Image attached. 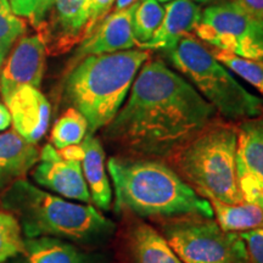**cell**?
<instances>
[{"label":"cell","mask_w":263,"mask_h":263,"mask_svg":"<svg viewBox=\"0 0 263 263\" xmlns=\"http://www.w3.org/2000/svg\"><path fill=\"white\" fill-rule=\"evenodd\" d=\"M11 124V116H10L9 108L0 104V132L4 130Z\"/></svg>","instance_id":"4dcf8cb0"},{"label":"cell","mask_w":263,"mask_h":263,"mask_svg":"<svg viewBox=\"0 0 263 263\" xmlns=\"http://www.w3.org/2000/svg\"><path fill=\"white\" fill-rule=\"evenodd\" d=\"M12 12L20 17H27L33 27L44 18L54 0H9Z\"/></svg>","instance_id":"484cf974"},{"label":"cell","mask_w":263,"mask_h":263,"mask_svg":"<svg viewBox=\"0 0 263 263\" xmlns=\"http://www.w3.org/2000/svg\"><path fill=\"white\" fill-rule=\"evenodd\" d=\"M26 28L25 20L12 12L8 0H0V65L20 35L25 34Z\"/></svg>","instance_id":"d4e9b609"},{"label":"cell","mask_w":263,"mask_h":263,"mask_svg":"<svg viewBox=\"0 0 263 263\" xmlns=\"http://www.w3.org/2000/svg\"><path fill=\"white\" fill-rule=\"evenodd\" d=\"M39 154L35 144L28 143L15 130L0 134V189L24 179L38 163Z\"/></svg>","instance_id":"e0dca14e"},{"label":"cell","mask_w":263,"mask_h":263,"mask_svg":"<svg viewBox=\"0 0 263 263\" xmlns=\"http://www.w3.org/2000/svg\"><path fill=\"white\" fill-rule=\"evenodd\" d=\"M5 263H106V259L88 254L66 240L39 236L26 238L21 254Z\"/></svg>","instance_id":"9a60e30c"},{"label":"cell","mask_w":263,"mask_h":263,"mask_svg":"<svg viewBox=\"0 0 263 263\" xmlns=\"http://www.w3.org/2000/svg\"><path fill=\"white\" fill-rule=\"evenodd\" d=\"M216 114L188 80L155 59L141 66L129 98L104 136L138 159L171 160Z\"/></svg>","instance_id":"6da1fadb"},{"label":"cell","mask_w":263,"mask_h":263,"mask_svg":"<svg viewBox=\"0 0 263 263\" xmlns=\"http://www.w3.org/2000/svg\"><path fill=\"white\" fill-rule=\"evenodd\" d=\"M236 145L238 126L215 118L171 161L200 195L235 205L244 202L236 172Z\"/></svg>","instance_id":"5b68a950"},{"label":"cell","mask_w":263,"mask_h":263,"mask_svg":"<svg viewBox=\"0 0 263 263\" xmlns=\"http://www.w3.org/2000/svg\"><path fill=\"white\" fill-rule=\"evenodd\" d=\"M91 0H54L39 24V38L49 55L65 54L87 38Z\"/></svg>","instance_id":"9c48e42d"},{"label":"cell","mask_w":263,"mask_h":263,"mask_svg":"<svg viewBox=\"0 0 263 263\" xmlns=\"http://www.w3.org/2000/svg\"><path fill=\"white\" fill-rule=\"evenodd\" d=\"M201 9L193 0H172L164 6L161 26L149 43L140 49L170 50L184 35L196 29L201 20Z\"/></svg>","instance_id":"2e32d148"},{"label":"cell","mask_w":263,"mask_h":263,"mask_svg":"<svg viewBox=\"0 0 263 263\" xmlns=\"http://www.w3.org/2000/svg\"><path fill=\"white\" fill-rule=\"evenodd\" d=\"M244 240L249 263H263V228L239 233Z\"/></svg>","instance_id":"4316f807"},{"label":"cell","mask_w":263,"mask_h":263,"mask_svg":"<svg viewBox=\"0 0 263 263\" xmlns=\"http://www.w3.org/2000/svg\"><path fill=\"white\" fill-rule=\"evenodd\" d=\"M213 57L263 95V60H250L219 49L218 51L216 50Z\"/></svg>","instance_id":"603a6c76"},{"label":"cell","mask_w":263,"mask_h":263,"mask_svg":"<svg viewBox=\"0 0 263 263\" xmlns=\"http://www.w3.org/2000/svg\"><path fill=\"white\" fill-rule=\"evenodd\" d=\"M164 8L156 0L138 2L133 14V34L139 49L149 43L161 26Z\"/></svg>","instance_id":"7402d4cb"},{"label":"cell","mask_w":263,"mask_h":263,"mask_svg":"<svg viewBox=\"0 0 263 263\" xmlns=\"http://www.w3.org/2000/svg\"><path fill=\"white\" fill-rule=\"evenodd\" d=\"M127 251L132 263H183L163 234L145 222L128 229Z\"/></svg>","instance_id":"d6986e66"},{"label":"cell","mask_w":263,"mask_h":263,"mask_svg":"<svg viewBox=\"0 0 263 263\" xmlns=\"http://www.w3.org/2000/svg\"><path fill=\"white\" fill-rule=\"evenodd\" d=\"M236 172L244 201L263 209V115L238 124Z\"/></svg>","instance_id":"30bf717a"},{"label":"cell","mask_w":263,"mask_h":263,"mask_svg":"<svg viewBox=\"0 0 263 263\" xmlns=\"http://www.w3.org/2000/svg\"><path fill=\"white\" fill-rule=\"evenodd\" d=\"M156 2H162V3H166V2H172V0H156Z\"/></svg>","instance_id":"836d02e7"},{"label":"cell","mask_w":263,"mask_h":263,"mask_svg":"<svg viewBox=\"0 0 263 263\" xmlns=\"http://www.w3.org/2000/svg\"><path fill=\"white\" fill-rule=\"evenodd\" d=\"M84 150L82 171L91 201L98 209L107 211L112 202V189L105 167V151L101 141L88 133L81 143Z\"/></svg>","instance_id":"ac0fdd59"},{"label":"cell","mask_w":263,"mask_h":263,"mask_svg":"<svg viewBox=\"0 0 263 263\" xmlns=\"http://www.w3.org/2000/svg\"><path fill=\"white\" fill-rule=\"evenodd\" d=\"M2 206L14 215L26 238L51 236L78 245L100 246L114 238L115 223L94 206L71 202L26 179L10 184Z\"/></svg>","instance_id":"3957f363"},{"label":"cell","mask_w":263,"mask_h":263,"mask_svg":"<svg viewBox=\"0 0 263 263\" xmlns=\"http://www.w3.org/2000/svg\"><path fill=\"white\" fill-rule=\"evenodd\" d=\"M136 5L117 10L108 15L89 37L81 43L80 49L73 55L70 64V70L90 55L111 54L137 47L133 34V14Z\"/></svg>","instance_id":"4fadbf2b"},{"label":"cell","mask_w":263,"mask_h":263,"mask_svg":"<svg viewBox=\"0 0 263 263\" xmlns=\"http://www.w3.org/2000/svg\"><path fill=\"white\" fill-rule=\"evenodd\" d=\"M150 59L144 49L90 55L72 68L66 97L88 122V133L106 127L126 100L141 66Z\"/></svg>","instance_id":"277c9868"},{"label":"cell","mask_w":263,"mask_h":263,"mask_svg":"<svg viewBox=\"0 0 263 263\" xmlns=\"http://www.w3.org/2000/svg\"><path fill=\"white\" fill-rule=\"evenodd\" d=\"M88 122L77 108L70 107L55 122L51 130V144L57 150L78 145L87 136Z\"/></svg>","instance_id":"44dd1931"},{"label":"cell","mask_w":263,"mask_h":263,"mask_svg":"<svg viewBox=\"0 0 263 263\" xmlns=\"http://www.w3.org/2000/svg\"><path fill=\"white\" fill-rule=\"evenodd\" d=\"M5 104L18 136L32 144L45 136L50 121V104L37 88H21Z\"/></svg>","instance_id":"5bb4252c"},{"label":"cell","mask_w":263,"mask_h":263,"mask_svg":"<svg viewBox=\"0 0 263 263\" xmlns=\"http://www.w3.org/2000/svg\"><path fill=\"white\" fill-rule=\"evenodd\" d=\"M35 183L66 199L84 203L91 201L81 162L66 161L51 144L41 150L37 167L32 173Z\"/></svg>","instance_id":"7c38bea8"},{"label":"cell","mask_w":263,"mask_h":263,"mask_svg":"<svg viewBox=\"0 0 263 263\" xmlns=\"http://www.w3.org/2000/svg\"><path fill=\"white\" fill-rule=\"evenodd\" d=\"M138 2H139V0H116V2H115V11L130 8L132 5L137 4Z\"/></svg>","instance_id":"1f68e13d"},{"label":"cell","mask_w":263,"mask_h":263,"mask_svg":"<svg viewBox=\"0 0 263 263\" xmlns=\"http://www.w3.org/2000/svg\"><path fill=\"white\" fill-rule=\"evenodd\" d=\"M59 155L66 161H76V162H82L84 157V150L82 145H70L66 146L64 149L58 150Z\"/></svg>","instance_id":"f546056e"},{"label":"cell","mask_w":263,"mask_h":263,"mask_svg":"<svg viewBox=\"0 0 263 263\" xmlns=\"http://www.w3.org/2000/svg\"><path fill=\"white\" fill-rule=\"evenodd\" d=\"M45 55V47L38 34L26 35L16 43L0 73V94L5 103L21 88L41 85Z\"/></svg>","instance_id":"8fae6325"},{"label":"cell","mask_w":263,"mask_h":263,"mask_svg":"<svg viewBox=\"0 0 263 263\" xmlns=\"http://www.w3.org/2000/svg\"><path fill=\"white\" fill-rule=\"evenodd\" d=\"M211 203L216 222L226 232L241 233L263 228V209L249 202L224 203L215 199H207Z\"/></svg>","instance_id":"ffe728a7"},{"label":"cell","mask_w":263,"mask_h":263,"mask_svg":"<svg viewBox=\"0 0 263 263\" xmlns=\"http://www.w3.org/2000/svg\"><path fill=\"white\" fill-rule=\"evenodd\" d=\"M162 234L183 263H249L239 233L226 232L213 218H170L163 222Z\"/></svg>","instance_id":"52a82bcc"},{"label":"cell","mask_w":263,"mask_h":263,"mask_svg":"<svg viewBox=\"0 0 263 263\" xmlns=\"http://www.w3.org/2000/svg\"><path fill=\"white\" fill-rule=\"evenodd\" d=\"M166 52L168 60L189 83L229 122L263 115V100L250 93L199 41L190 34Z\"/></svg>","instance_id":"8992f818"},{"label":"cell","mask_w":263,"mask_h":263,"mask_svg":"<svg viewBox=\"0 0 263 263\" xmlns=\"http://www.w3.org/2000/svg\"><path fill=\"white\" fill-rule=\"evenodd\" d=\"M193 2L201 3V4H207V3H212V2H215V0H193Z\"/></svg>","instance_id":"d6a6232c"},{"label":"cell","mask_w":263,"mask_h":263,"mask_svg":"<svg viewBox=\"0 0 263 263\" xmlns=\"http://www.w3.org/2000/svg\"><path fill=\"white\" fill-rule=\"evenodd\" d=\"M24 250L21 226L10 212L0 211V263H5Z\"/></svg>","instance_id":"cb8c5ba5"},{"label":"cell","mask_w":263,"mask_h":263,"mask_svg":"<svg viewBox=\"0 0 263 263\" xmlns=\"http://www.w3.org/2000/svg\"><path fill=\"white\" fill-rule=\"evenodd\" d=\"M232 2L249 14L263 18V0H232Z\"/></svg>","instance_id":"f1b7e54d"},{"label":"cell","mask_w":263,"mask_h":263,"mask_svg":"<svg viewBox=\"0 0 263 263\" xmlns=\"http://www.w3.org/2000/svg\"><path fill=\"white\" fill-rule=\"evenodd\" d=\"M115 2H116V0H91L89 20H88L87 26V38L89 37L94 29L97 28L108 15H110L108 12L112 9Z\"/></svg>","instance_id":"83f0119b"},{"label":"cell","mask_w":263,"mask_h":263,"mask_svg":"<svg viewBox=\"0 0 263 263\" xmlns=\"http://www.w3.org/2000/svg\"><path fill=\"white\" fill-rule=\"evenodd\" d=\"M107 171L115 190L116 212L163 218H213L209 200L163 161L115 156L108 159Z\"/></svg>","instance_id":"7a4b0ae2"},{"label":"cell","mask_w":263,"mask_h":263,"mask_svg":"<svg viewBox=\"0 0 263 263\" xmlns=\"http://www.w3.org/2000/svg\"><path fill=\"white\" fill-rule=\"evenodd\" d=\"M195 32L200 39L219 50L250 60H263V18L249 14L232 0L203 10Z\"/></svg>","instance_id":"ba28073f"}]
</instances>
